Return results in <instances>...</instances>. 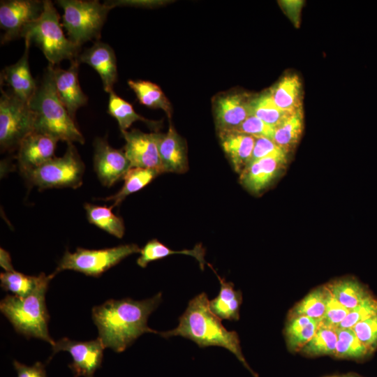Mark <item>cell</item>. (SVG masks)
<instances>
[{"mask_svg": "<svg viewBox=\"0 0 377 377\" xmlns=\"http://www.w3.org/2000/svg\"><path fill=\"white\" fill-rule=\"evenodd\" d=\"M376 314L377 300L369 295L357 306L349 310L346 317L337 328H352L357 323Z\"/></svg>", "mask_w": 377, "mask_h": 377, "instance_id": "8d00e7d4", "label": "cell"}, {"mask_svg": "<svg viewBox=\"0 0 377 377\" xmlns=\"http://www.w3.org/2000/svg\"><path fill=\"white\" fill-rule=\"evenodd\" d=\"M63 10L62 25L68 38L81 47L86 42L100 38L101 32L111 9L98 1L59 0Z\"/></svg>", "mask_w": 377, "mask_h": 377, "instance_id": "8992f818", "label": "cell"}, {"mask_svg": "<svg viewBox=\"0 0 377 377\" xmlns=\"http://www.w3.org/2000/svg\"><path fill=\"white\" fill-rule=\"evenodd\" d=\"M287 154V152L278 146L272 140L265 138H256L249 163L263 158Z\"/></svg>", "mask_w": 377, "mask_h": 377, "instance_id": "60d3db41", "label": "cell"}, {"mask_svg": "<svg viewBox=\"0 0 377 377\" xmlns=\"http://www.w3.org/2000/svg\"><path fill=\"white\" fill-rule=\"evenodd\" d=\"M251 100L247 94L239 92L217 96L213 108L218 133L235 131L251 114Z\"/></svg>", "mask_w": 377, "mask_h": 377, "instance_id": "5bb4252c", "label": "cell"}, {"mask_svg": "<svg viewBox=\"0 0 377 377\" xmlns=\"http://www.w3.org/2000/svg\"><path fill=\"white\" fill-rule=\"evenodd\" d=\"M337 343L336 328L325 327L320 324L314 335L301 350L311 356L334 355Z\"/></svg>", "mask_w": 377, "mask_h": 377, "instance_id": "836d02e7", "label": "cell"}, {"mask_svg": "<svg viewBox=\"0 0 377 377\" xmlns=\"http://www.w3.org/2000/svg\"><path fill=\"white\" fill-rule=\"evenodd\" d=\"M51 274L43 276L36 288L27 296L22 297L7 295L0 302L1 312L13 325L15 330L27 339L34 337L53 346L55 341L48 332L50 315L45 304V294Z\"/></svg>", "mask_w": 377, "mask_h": 377, "instance_id": "277c9868", "label": "cell"}, {"mask_svg": "<svg viewBox=\"0 0 377 377\" xmlns=\"http://www.w3.org/2000/svg\"><path fill=\"white\" fill-rule=\"evenodd\" d=\"M161 173L160 170L154 168H131L123 177L124 182L121 190L102 200L113 201L111 206L113 208L121 204L130 194L143 188Z\"/></svg>", "mask_w": 377, "mask_h": 377, "instance_id": "484cf974", "label": "cell"}, {"mask_svg": "<svg viewBox=\"0 0 377 377\" xmlns=\"http://www.w3.org/2000/svg\"><path fill=\"white\" fill-rule=\"evenodd\" d=\"M20 37L37 45L52 66L63 60L71 61L80 54V47L65 36L59 23V15L49 0L44 1L43 13L38 19L24 27Z\"/></svg>", "mask_w": 377, "mask_h": 377, "instance_id": "5b68a950", "label": "cell"}, {"mask_svg": "<svg viewBox=\"0 0 377 377\" xmlns=\"http://www.w3.org/2000/svg\"><path fill=\"white\" fill-rule=\"evenodd\" d=\"M78 59L71 61L67 69L54 67L53 77L57 96L67 110L71 117L75 120L77 110L84 106L88 101L79 83Z\"/></svg>", "mask_w": 377, "mask_h": 377, "instance_id": "9a60e30c", "label": "cell"}, {"mask_svg": "<svg viewBox=\"0 0 377 377\" xmlns=\"http://www.w3.org/2000/svg\"><path fill=\"white\" fill-rule=\"evenodd\" d=\"M54 66L48 64L29 101L35 117L34 131L67 143L83 144L84 137L59 100L54 82Z\"/></svg>", "mask_w": 377, "mask_h": 377, "instance_id": "3957f363", "label": "cell"}, {"mask_svg": "<svg viewBox=\"0 0 377 377\" xmlns=\"http://www.w3.org/2000/svg\"><path fill=\"white\" fill-rule=\"evenodd\" d=\"M84 165L73 143H68L65 154L53 157L40 166L23 173L28 181L40 189L77 188L82 184Z\"/></svg>", "mask_w": 377, "mask_h": 377, "instance_id": "52a82bcc", "label": "cell"}, {"mask_svg": "<svg viewBox=\"0 0 377 377\" xmlns=\"http://www.w3.org/2000/svg\"><path fill=\"white\" fill-rule=\"evenodd\" d=\"M286 160L287 154H283L253 161L239 174V182L249 191L259 193L277 177Z\"/></svg>", "mask_w": 377, "mask_h": 377, "instance_id": "ac0fdd59", "label": "cell"}, {"mask_svg": "<svg viewBox=\"0 0 377 377\" xmlns=\"http://www.w3.org/2000/svg\"><path fill=\"white\" fill-rule=\"evenodd\" d=\"M13 366L17 373V377H47L45 366L40 362L29 367L14 360Z\"/></svg>", "mask_w": 377, "mask_h": 377, "instance_id": "b9f144b4", "label": "cell"}, {"mask_svg": "<svg viewBox=\"0 0 377 377\" xmlns=\"http://www.w3.org/2000/svg\"><path fill=\"white\" fill-rule=\"evenodd\" d=\"M126 144L124 151L131 168H154L163 172L158 150L156 133H145L138 129L121 131Z\"/></svg>", "mask_w": 377, "mask_h": 377, "instance_id": "4fadbf2b", "label": "cell"}, {"mask_svg": "<svg viewBox=\"0 0 377 377\" xmlns=\"http://www.w3.org/2000/svg\"><path fill=\"white\" fill-rule=\"evenodd\" d=\"M156 142L163 172L184 173L187 171L186 143L171 124L166 133H156Z\"/></svg>", "mask_w": 377, "mask_h": 377, "instance_id": "ffe728a7", "label": "cell"}, {"mask_svg": "<svg viewBox=\"0 0 377 377\" xmlns=\"http://www.w3.org/2000/svg\"><path fill=\"white\" fill-rule=\"evenodd\" d=\"M337 343L334 356L345 358H362L370 350L358 339L351 328H336Z\"/></svg>", "mask_w": 377, "mask_h": 377, "instance_id": "e575fe53", "label": "cell"}, {"mask_svg": "<svg viewBox=\"0 0 377 377\" xmlns=\"http://www.w3.org/2000/svg\"><path fill=\"white\" fill-rule=\"evenodd\" d=\"M44 1H1L0 27L3 30L1 43L20 37L24 27L38 19L43 13Z\"/></svg>", "mask_w": 377, "mask_h": 377, "instance_id": "8fae6325", "label": "cell"}, {"mask_svg": "<svg viewBox=\"0 0 377 377\" xmlns=\"http://www.w3.org/2000/svg\"><path fill=\"white\" fill-rule=\"evenodd\" d=\"M140 252V249L135 244L96 250L77 248L74 253L66 250L52 275L54 277L60 272L70 269L98 277L125 258Z\"/></svg>", "mask_w": 377, "mask_h": 377, "instance_id": "ba28073f", "label": "cell"}, {"mask_svg": "<svg viewBox=\"0 0 377 377\" xmlns=\"http://www.w3.org/2000/svg\"><path fill=\"white\" fill-rule=\"evenodd\" d=\"M331 295L346 308L353 309L369 294L357 281L344 279L325 286Z\"/></svg>", "mask_w": 377, "mask_h": 377, "instance_id": "f1b7e54d", "label": "cell"}, {"mask_svg": "<svg viewBox=\"0 0 377 377\" xmlns=\"http://www.w3.org/2000/svg\"><path fill=\"white\" fill-rule=\"evenodd\" d=\"M84 209L90 223L117 238L124 236L125 226L123 219L112 212L111 206H98L87 203Z\"/></svg>", "mask_w": 377, "mask_h": 377, "instance_id": "83f0119b", "label": "cell"}, {"mask_svg": "<svg viewBox=\"0 0 377 377\" xmlns=\"http://www.w3.org/2000/svg\"><path fill=\"white\" fill-rule=\"evenodd\" d=\"M302 128L303 115L300 108L275 127L273 141L288 153L298 142Z\"/></svg>", "mask_w": 377, "mask_h": 377, "instance_id": "4dcf8cb0", "label": "cell"}, {"mask_svg": "<svg viewBox=\"0 0 377 377\" xmlns=\"http://www.w3.org/2000/svg\"><path fill=\"white\" fill-rule=\"evenodd\" d=\"M128 84L141 104L151 108L161 109L169 118L171 117L170 103L157 84L149 81L133 80H128Z\"/></svg>", "mask_w": 377, "mask_h": 377, "instance_id": "4316f807", "label": "cell"}, {"mask_svg": "<svg viewBox=\"0 0 377 377\" xmlns=\"http://www.w3.org/2000/svg\"><path fill=\"white\" fill-rule=\"evenodd\" d=\"M43 273L38 276H28L15 270L5 271L0 274L1 287L5 291H10L15 295L24 297L36 288Z\"/></svg>", "mask_w": 377, "mask_h": 377, "instance_id": "d6a6232c", "label": "cell"}, {"mask_svg": "<svg viewBox=\"0 0 377 377\" xmlns=\"http://www.w3.org/2000/svg\"><path fill=\"white\" fill-rule=\"evenodd\" d=\"M325 287L318 288L306 295L290 313V317L307 316L321 320L325 310Z\"/></svg>", "mask_w": 377, "mask_h": 377, "instance_id": "d590c367", "label": "cell"}, {"mask_svg": "<svg viewBox=\"0 0 377 377\" xmlns=\"http://www.w3.org/2000/svg\"><path fill=\"white\" fill-rule=\"evenodd\" d=\"M274 102L281 109L294 112L301 107V82L296 75L283 77L270 91Z\"/></svg>", "mask_w": 377, "mask_h": 377, "instance_id": "d4e9b609", "label": "cell"}, {"mask_svg": "<svg viewBox=\"0 0 377 377\" xmlns=\"http://www.w3.org/2000/svg\"><path fill=\"white\" fill-rule=\"evenodd\" d=\"M52 347V356L59 351L68 352L73 361L68 367L73 377H94L95 371L101 368L105 348L101 339L78 341L64 337L55 341Z\"/></svg>", "mask_w": 377, "mask_h": 377, "instance_id": "30bf717a", "label": "cell"}, {"mask_svg": "<svg viewBox=\"0 0 377 377\" xmlns=\"http://www.w3.org/2000/svg\"><path fill=\"white\" fill-rule=\"evenodd\" d=\"M161 301L162 294L158 293L144 300H109L93 307L92 320L105 348L121 353L144 333L159 334L160 332L149 327L147 320Z\"/></svg>", "mask_w": 377, "mask_h": 377, "instance_id": "6da1fadb", "label": "cell"}, {"mask_svg": "<svg viewBox=\"0 0 377 377\" xmlns=\"http://www.w3.org/2000/svg\"><path fill=\"white\" fill-rule=\"evenodd\" d=\"M347 377H355V376H347Z\"/></svg>", "mask_w": 377, "mask_h": 377, "instance_id": "f6af8a7d", "label": "cell"}, {"mask_svg": "<svg viewBox=\"0 0 377 377\" xmlns=\"http://www.w3.org/2000/svg\"><path fill=\"white\" fill-rule=\"evenodd\" d=\"M140 256L137 259V264L145 268L147 265L154 260H157L172 254H184L195 258L199 263L202 270L205 269L206 261L205 249L201 244H196L192 249H184L181 251H173L165 245L158 241L156 239H153L149 241L141 249Z\"/></svg>", "mask_w": 377, "mask_h": 377, "instance_id": "603a6c76", "label": "cell"}, {"mask_svg": "<svg viewBox=\"0 0 377 377\" xmlns=\"http://www.w3.org/2000/svg\"><path fill=\"white\" fill-rule=\"evenodd\" d=\"M255 138H265L273 140L275 128L257 117L250 114L235 131Z\"/></svg>", "mask_w": 377, "mask_h": 377, "instance_id": "f35d334b", "label": "cell"}, {"mask_svg": "<svg viewBox=\"0 0 377 377\" xmlns=\"http://www.w3.org/2000/svg\"><path fill=\"white\" fill-rule=\"evenodd\" d=\"M0 264L5 271L15 270L11 263L9 253L2 248H1L0 250Z\"/></svg>", "mask_w": 377, "mask_h": 377, "instance_id": "ee69618b", "label": "cell"}, {"mask_svg": "<svg viewBox=\"0 0 377 377\" xmlns=\"http://www.w3.org/2000/svg\"><path fill=\"white\" fill-rule=\"evenodd\" d=\"M282 4L289 14L290 17L294 20L295 23L298 20V16L302 1H283Z\"/></svg>", "mask_w": 377, "mask_h": 377, "instance_id": "7bdbcfd3", "label": "cell"}, {"mask_svg": "<svg viewBox=\"0 0 377 377\" xmlns=\"http://www.w3.org/2000/svg\"><path fill=\"white\" fill-rule=\"evenodd\" d=\"M30 46L31 44L25 40V49L22 56L16 63L5 67L1 73V84L8 87L7 91L27 103L34 96L38 87L29 68Z\"/></svg>", "mask_w": 377, "mask_h": 377, "instance_id": "e0dca14e", "label": "cell"}, {"mask_svg": "<svg viewBox=\"0 0 377 377\" xmlns=\"http://www.w3.org/2000/svg\"><path fill=\"white\" fill-rule=\"evenodd\" d=\"M351 329L370 351L374 349L377 345V314L357 323Z\"/></svg>", "mask_w": 377, "mask_h": 377, "instance_id": "ab89813d", "label": "cell"}, {"mask_svg": "<svg viewBox=\"0 0 377 377\" xmlns=\"http://www.w3.org/2000/svg\"><path fill=\"white\" fill-rule=\"evenodd\" d=\"M94 148V168L103 185L110 187L131 168L124 150L111 147L106 138H96Z\"/></svg>", "mask_w": 377, "mask_h": 377, "instance_id": "7c38bea8", "label": "cell"}, {"mask_svg": "<svg viewBox=\"0 0 377 377\" xmlns=\"http://www.w3.org/2000/svg\"><path fill=\"white\" fill-rule=\"evenodd\" d=\"M219 136L233 169L240 174L250 162L256 138L237 131L219 133Z\"/></svg>", "mask_w": 377, "mask_h": 377, "instance_id": "44dd1931", "label": "cell"}, {"mask_svg": "<svg viewBox=\"0 0 377 377\" xmlns=\"http://www.w3.org/2000/svg\"><path fill=\"white\" fill-rule=\"evenodd\" d=\"M325 310L320 324L325 327L337 328L344 320L349 309L337 301L325 287Z\"/></svg>", "mask_w": 377, "mask_h": 377, "instance_id": "74e56055", "label": "cell"}, {"mask_svg": "<svg viewBox=\"0 0 377 377\" xmlns=\"http://www.w3.org/2000/svg\"><path fill=\"white\" fill-rule=\"evenodd\" d=\"M208 265L214 272L221 285L218 295L209 301L211 311L221 320H239V307L242 301L241 291L235 290L232 282L226 281L218 275L211 265Z\"/></svg>", "mask_w": 377, "mask_h": 377, "instance_id": "7402d4cb", "label": "cell"}, {"mask_svg": "<svg viewBox=\"0 0 377 377\" xmlns=\"http://www.w3.org/2000/svg\"><path fill=\"white\" fill-rule=\"evenodd\" d=\"M250 112L266 124L276 127L293 112L281 109L274 102L269 91L251 98Z\"/></svg>", "mask_w": 377, "mask_h": 377, "instance_id": "1f68e13d", "label": "cell"}, {"mask_svg": "<svg viewBox=\"0 0 377 377\" xmlns=\"http://www.w3.org/2000/svg\"><path fill=\"white\" fill-rule=\"evenodd\" d=\"M80 63L93 68L101 77L105 92L110 94L117 79V60L113 49L108 44L96 41L77 57Z\"/></svg>", "mask_w": 377, "mask_h": 377, "instance_id": "d6986e66", "label": "cell"}, {"mask_svg": "<svg viewBox=\"0 0 377 377\" xmlns=\"http://www.w3.org/2000/svg\"><path fill=\"white\" fill-rule=\"evenodd\" d=\"M108 112L117 121L121 132L127 131L138 121H143L153 128L157 127L158 124L138 114L131 103L117 95L114 91L109 94Z\"/></svg>", "mask_w": 377, "mask_h": 377, "instance_id": "f546056e", "label": "cell"}, {"mask_svg": "<svg viewBox=\"0 0 377 377\" xmlns=\"http://www.w3.org/2000/svg\"><path fill=\"white\" fill-rule=\"evenodd\" d=\"M159 335L164 338L181 336L193 341L200 348L223 347L233 353L251 374L257 377L242 354L238 334L235 331H228L223 325L221 319L211 311L205 293L189 301L186 309L179 318L177 327L160 332Z\"/></svg>", "mask_w": 377, "mask_h": 377, "instance_id": "7a4b0ae2", "label": "cell"}, {"mask_svg": "<svg viewBox=\"0 0 377 377\" xmlns=\"http://www.w3.org/2000/svg\"><path fill=\"white\" fill-rule=\"evenodd\" d=\"M59 140L45 134L34 131L20 144L17 158L22 173L32 170L54 157Z\"/></svg>", "mask_w": 377, "mask_h": 377, "instance_id": "2e32d148", "label": "cell"}, {"mask_svg": "<svg viewBox=\"0 0 377 377\" xmlns=\"http://www.w3.org/2000/svg\"><path fill=\"white\" fill-rule=\"evenodd\" d=\"M320 321V319L303 316L290 317L285 329L289 349L293 351L301 350L314 335Z\"/></svg>", "mask_w": 377, "mask_h": 377, "instance_id": "cb8c5ba5", "label": "cell"}, {"mask_svg": "<svg viewBox=\"0 0 377 377\" xmlns=\"http://www.w3.org/2000/svg\"><path fill=\"white\" fill-rule=\"evenodd\" d=\"M1 91L0 146L3 151H12L34 131L35 117L29 103L2 88Z\"/></svg>", "mask_w": 377, "mask_h": 377, "instance_id": "9c48e42d", "label": "cell"}]
</instances>
